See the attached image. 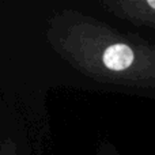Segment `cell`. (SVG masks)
Instances as JSON below:
<instances>
[{"label": "cell", "mask_w": 155, "mask_h": 155, "mask_svg": "<svg viewBox=\"0 0 155 155\" xmlns=\"http://www.w3.org/2000/svg\"><path fill=\"white\" fill-rule=\"evenodd\" d=\"M147 4H148V5H150V7H153V8H155V0H154V2H151V0H150V2H147Z\"/></svg>", "instance_id": "obj_2"}, {"label": "cell", "mask_w": 155, "mask_h": 155, "mask_svg": "<svg viewBox=\"0 0 155 155\" xmlns=\"http://www.w3.org/2000/svg\"><path fill=\"white\" fill-rule=\"evenodd\" d=\"M134 59V52L125 44H114L109 46L104 53V64L113 71H123L128 68Z\"/></svg>", "instance_id": "obj_1"}]
</instances>
